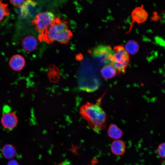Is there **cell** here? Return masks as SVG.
<instances>
[{"label":"cell","mask_w":165,"mask_h":165,"mask_svg":"<svg viewBox=\"0 0 165 165\" xmlns=\"http://www.w3.org/2000/svg\"><path fill=\"white\" fill-rule=\"evenodd\" d=\"M102 97L96 103L87 102L83 105L79 111L90 127L96 132L103 130L106 127L107 114L101 106Z\"/></svg>","instance_id":"1"},{"label":"cell","mask_w":165,"mask_h":165,"mask_svg":"<svg viewBox=\"0 0 165 165\" xmlns=\"http://www.w3.org/2000/svg\"><path fill=\"white\" fill-rule=\"evenodd\" d=\"M68 29V22L57 17L44 31L39 34L38 40L48 44H52L55 41L58 42L64 31Z\"/></svg>","instance_id":"2"},{"label":"cell","mask_w":165,"mask_h":165,"mask_svg":"<svg viewBox=\"0 0 165 165\" xmlns=\"http://www.w3.org/2000/svg\"><path fill=\"white\" fill-rule=\"evenodd\" d=\"M115 53L111 59V64L119 73H124L130 62L129 54L123 47L119 45L115 46Z\"/></svg>","instance_id":"3"},{"label":"cell","mask_w":165,"mask_h":165,"mask_svg":"<svg viewBox=\"0 0 165 165\" xmlns=\"http://www.w3.org/2000/svg\"><path fill=\"white\" fill-rule=\"evenodd\" d=\"M115 53L111 46L100 45L94 48L91 51V55L98 62L105 66L111 64L110 59Z\"/></svg>","instance_id":"4"},{"label":"cell","mask_w":165,"mask_h":165,"mask_svg":"<svg viewBox=\"0 0 165 165\" xmlns=\"http://www.w3.org/2000/svg\"><path fill=\"white\" fill-rule=\"evenodd\" d=\"M56 17L52 13L46 11L37 14L31 21L40 34L44 31L54 21Z\"/></svg>","instance_id":"5"},{"label":"cell","mask_w":165,"mask_h":165,"mask_svg":"<svg viewBox=\"0 0 165 165\" xmlns=\"http://www.w3.org/2000/svg\"><path fill=\"white\" fill-rule=\"evenodd\" d=\"M3 111L4 113L1 119V123L4 128L12 129L17 124V117L14 113L10 111L9 107L7 106L4 107Z\"/></svg>","instance_id":"6"},{"label":"cell","mask_w":165,"mask_h":165,"mask_svg":"<svg viewBox=\"0 0 165 165\" xmlns=\"http://www.w3.org/2000/svg\"><path fill=\"white\" fill-rule=\"evenodd\" d=\"M37 8V4L33 0H26L20 7L21 16L26 18L31 16L35 13Z\"/></svg>","instance_id":"7"},{"label":"cell","mask_w":165,"mask_h":165,"mask_svg":"<svg viewBox=\"0 0 165 165\" xmlns=\"http://www.w3.org/2000/svg\"><path fill=\"white\" fill-rule=\"evenodd\" d=\"M148 16V13L144 9L143 6L135 8L131 14L132 21L138 24L145 22L147 19Z\"/></svg>","instance_id":"8"},{"label":"cell","mask_w":165,"mask_h":165,"mask_svg":"<svg viewBox=\"0 0 165 165\" xmlns=\"http://www.w3.org/2000/svg\"><path fill=\"white\" fill-rule=\"evenodd\" d=\"M10 67L16 71L22 70L24 66L25 61L21 55L16 54L13 56L10 59L9 62Z\"/></svg>","instance_id":"9"},{"label":"cell","mask_w":165,"mask_h":165,"mask_svg":"<svg viewBox=\"0 0 165 165\" xmlns=\"http://www.w3.org/2000/svg\"><path fill=\"white\" fill-rule=\"evenodd\" d=\"M22 45L25 50L31 52L37 47V41L35 38L32 36L25 37L22 40Z\"/></svg>","instance_id":"10"},{"label":"cell","mask_w":165,"mask_h":165,"mask_svg":"<svg viewBox=\"0 0 165 165\" xmlns=\"http://www.w3.org/2000/svg\"><path fill=\"white\" fill-rule=\"evenodd\" d=\"M126 145L122 140L117 139L114 141L111 145V149L112 152L116 156L123 155L125 151Z\"/></svg>","instance_id":"11"},{"label":"cell","mask_w":165,"mask_h":165,"mask_svg":"<svg viewBox=\"0 0 165 165\" xmlns=\"http://www.w3.org/2000/svg\"><path fill=\"white\" fill-rule=\"evenodd\" d=\"M123 132L122 130L116 125L112 123L111 124L108 130V137L112 139H119L122 136Z\"/></svg>","instance_id":"12"},{"label":"cell","mask_w":165,"mask_h":165,"mask_svg":"<svg viewBox=\"0 0 165 165\" xmlns=\"http://www.w3.org/2000/svg\"><path fill=\"white\" fill-rule=\"evenodd\" d=\"M102 77L105 79H111L116 74V70L111 64L104 66L101 70Z\"/></svg>","instance_id":"13"},{"label":"cell","mask_w":165,"mask_h":165,"mask_svg":"<svg viewBox=\"0 0 165 165\" xmlns=\"http://www.w3.org/2000/svg\"><path fill=\"white\" fill-rule=\"evenodd\" d=\"M2 153L4 158L9 159L15 156L16 154V150L13 145L7 144L4 145L2 147Z\"/></svg>","instance_id":"14"},{"label":"cell","mask_w":165,"mask_h":165,"mask_svg":"<svg viewBox=\"0 0 165 165\" xmlns=\"http://www.w3.org/2000/svg\"><path fill=\"white\" fill-rule=\"evenodd\" d=\"M125 49L127 53L131 54H134L138 51L139 46L136 41L130 40L126 44Z\"/></svg>","instance_id":"15"},{"label":"cell","mask_w":165,"mask_h":165,"mask_svg":"<svg viewBox=\"0 0 165 165\" xmlns=\"http://www.w3.org/2000/svg\"><path fill=\"white\" fill-rule=\"evenodd\" d=\"M9 15L8 5L3 3L0 0V22L5 17Z\"/></svg>","instance_id":"16"},{"label":"cell","mask_w":165,"mask_h":165,"mask_svg":"<svg viewBox=\"0 0 165 165\" xmlns=\"http://www.w3.org/2000/svg\"><path fill=\"white\" fill-rule=\"evenodd\" d=\"M157 152L161 158H165V143L160 144L157 148Z\"/></svg>","instance_id":"17"},{"label":"cell","mask_w":165,"mask_h":165,"mask_svg":"<svg viewBox=\"0 0 165 165\" xmlns=\"http://www.w3.org/2000/svg\"><path fill=\"white\" fill-rule=\"evenodd\" d=\"M10 3L16 8L20 7L24 2V0H9Z\"/></svg>","instance_id":"18"},{"label":"cell","mask_w":165,"mask_h":165,"mask_svg":"<svg viewBox=\"0 0 165 165\" xmlns=\"http://www.w3.org/2000/svg\"><path fill=\"white\" fill-rule=\"evenodd\" d=\"M7 165H20L18 162L15 160H12L9 161Z\"/></svg>","instance_id":"19"}]
</instances>
